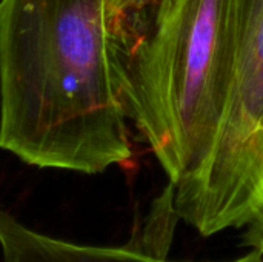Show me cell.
<instances>
[{
	"mask_svg": "<svg viewBox=\"0 0 263 262\" xmlns=\"http://www.w3.org/2000/svg\"><path fill=\"white\" fill-rule=\"evenodd\" d=\"M2 262H185L171 261L166 252L146 247H94L80 246L42 235L23 225L0 208ZM228 262H263V255H250Z\"/></svg>",
	"mask_w": 263,
	"mask_h": 262,
	"instance_id": "cell-4",
	"label": "cell"
},
{
	"mask_svg": "<svg viewBox=\"0 0 263 262\" xmlns=\"http://www.w3.org/2000/svg\"><path fill=\"white\" fill-rule=\"evenodd\" d=\"M243 246L263 255V199L251 219L245 225Z\"/></svg>",
	"mask_w": 263,
	"mask_h": 262,
	"instance_id": "cell-5",
	"label": "cell"
},
{
	"mask_svg": "<svg viewBox=\"0 0 263 262\" xmlns=\"http://www.w3.org/2000/svg\"><path fill=\"white\" fill-rule=\"evenodd\" d=\"M174 187L180 221L202 236L242 229L263 199V0H233V74L211 154Z\"/></svg>",
	"mask_w": 263,
	"mask_h": 262,
	"instance_id": "cell-3",
	"label": "cell"
},
{
	"mask_svg": "<svg viewBox=\"0 0 263 262\" xmlns=\"http://www.w3.org/2000/svg\"><path fill=\"white\" fill-rule=\"evenodd\" d=\"M148 2L149 0H106V12L109 23L140 11Z\"/></svg>",
	"mask_w": 263,
	"mask_h": 262,
	"instance_id": "cell-6",
	"label": "cell"
},
{
	"mask_svg": "<svg viewBox=\"0 0 263 262\" xmlns=\"http://www.w3.org/2000/svg\"><path fill=\"white\" fill-rule=\"evenodd\" d=\"M106 0H0V148L99 174L131 159Z\"/></svg>",
	"mask_w": 263,
	"mask_h": 262,
	"instance_id": "cell-1",
	"label": "cell"
},
{
	"mask_svg": "<svg viewBox=\"0 0 263 262\" xmlns=\"http://www.w3.org/2000/svg\"><path fill=\"white\" fill-rule=\"evenodd\" d=\"M128 119L176 185L217 141L233 74V0H149L109 23Z\"/></svg>",
	"mask_w": 263,
	"mask_h": 262,
	"instance_id": "cell-2",
	"label": "cell"
}]
</instances>
